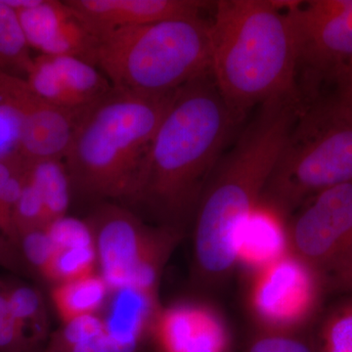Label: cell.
Returning a JSON list of instances; mask_svg holds the SVG:
<instances>
[{"label":"cell","instance_id":"cell-9","mask_svg":"<svg viewBox=\"0 0 352 352\" xmlns=\"http://www.w3.org/2000/svg\"><path fill=\"white\" fill-rule=\"evenodd\" d=\"M292 252L326 270L352 241V182L316 194L289 219Z\"/></svg>","mask_w":352,"mask_h":352},{"label":"cell","instance_id":"cell-10","mask_svg":"<svg viewBox=\"0 0 352 352\" xmlns=\"http://www.w3.org/2000/svg\"><path fill=\"white\" fill-rule=\"evenodd\" d=\"M0 98L22 119L19 155L28 164L64 161L83 110L57 107L38 96L27 80L0 71Z\"/></svg>","mask_w":352,"mask_h":352},{"label":"cell","instance_id":"cell-3","mask_svg":"<svg viewBox=\"0 0 352 352\" xmlns=\"http://www.w3.org/2000/svg\"><path fill=\"white\" fill-rule=\"evenodd\" d=\"M210 25V74L240 122L258 104L298 96L295 34L276 1H214Z\"/></svg>","mask_w":352,"mask_h":352},{"label":"cell","instance_id":"cell-12","mask_svg":"<svg viewBox=\"0 0 352 352\" xmlns=\"http://www.w3.org/2000/svg\"><path fill=\"white\" fill-rule=\"evenodd\" d=\"M151 336L157 352H233L226 318L208 303L182 302L161 308Z\"/></svg>","mask_w":352,"mask_h":352},{"label":"cell","instance_id":"cell-26","mask_svg":"<svg viewBox=\"0 0 352 352\" xmlns=\"http://www.w3.org/2000/svg\"><path fill=\"white\" fill-rule=\"evenodd\" d=\"M55 250L64 248L95 245L94 233L87 222L64 217L53 221L45 228Z\"/></svg>","mask_w":352,"mask_h":352},{"label":"cell","instance_id":"cell-14","mask_svg":"<svg viewBox=\"0 0 352 352\" xmlns=\"http://www.w3.org/2000/svg\"><path fill=\"white\" fill-rule=\"evenodd\" d=\"M30 47L50 56H73L96 66L97 36L65 1L41 0L16 11Z\"/></svg>","mask_w":352,"mask_h":352},{"label":"cell","instance_id":"cell-19","mask_svg":"<svg viewBox=\"0 0 352 352\" xmlns=\"http://www.w3.org/2000/svg\"><path fill=\"white\" fill-rule=\"evenodd\" d=\"M27 175L41 197L47 226L66 217L72 184L63 162L44 160L28 164Z\"/></svg>","mask_w":352,"mask_h":352},{"label":"cell","instance_id":"cell-16","mask_svg":"<svg viewBox=\"0 0 352 352\" xmlns=\"http://www.w3.org/2000/svg\"><path fill=\"white\" fill-rule=\"evenodd\" d=\"M289 252L288 217L261 200L238 237L237 266L250 275Z\"/></svg>","mask_w":352,"mask_h":352},{"label":"cell","instance_id":"cell-25","mask_svg":"<svg viewBox=\"0 0 352 352\" xmlns=\"http://www.w3.org/2000/svg\"><path fill=\"white\" fill-rule=\"evenodd\" d=\"M245 352H318L308 333H280L256 331Z\"/></svg>","mask_w":352,"mask_h":352},{"label":"cell","instance_id":"cell-27","mask_svg":"<svg viewBox=\"0 0 352 352\" xmlns=\"http://www.w3.org/2000/svg\"><path fill=\"white\" fill-rule=\"evenodd\" d=\"M23 254L32 265L43 273L54 256L55 248L45 229H36L21 234Z\"/></svg>","mask_w":352,"mask_h":352},{"label":"cell","instance_id":"cell-24","mask_svg":"<svg viewBox=\"0 0 352 352\" xmlns=\"http://www.w3.org/2000/svg\"><path fill=\"white\" fill-rule=\"evenodd\" d=\"M105 333L103 319L95 314L85 315L66 322L52 336L43 352H66L76 344Z\"/></svg>","mask_w":352,"mask_h":352},{"label":"cell","instance_id":"cell-30","mask_svg":"<svg viewBox=\"0 0 352 352\" xmlns=\"http://www.w3.org/2000/svg\"><path fill=\"white\" fill-rule=\"evenodd\" d=\"M4 1L14 10L20 11L38 6L41 0H4Z\"/></svg>","mask_w":352,"mask_h":352},{"label":"cell","instance_id":"cell-5","mask_svg":"<svg viewBox=\"0 0 352 352\" xmlns=\"http://www.w3.org/2000/svg\"><path fill=\"white\" fill-rule=\"evenodd\" d=\"M96 67L113 89L164 95L210 73V21L201 16L97 34Z\"/></svg>","mask_w":352,"mask_h":352},{"label":"cell","instance_id":"cell-20","mask_svg":"<svg viewBox=\"0 0 352 352\" xmlns=\"http://www.w3.org/2000/svg\"><path fill=\"white\" fill-rule=\"evenodd\" d=\"M315 325L317 351L352 352V294L324 309Z\"/></svg>","mask_w":352,"mask_h":352},{"label":"cell","instance_id":"cell-4","mask_svg":"<svg viewBox=\"0 0 352 352\" xmlns=\"http://www.w3.org/2000/svg\"><path fill=\"white\" fill-rule=\"evenodd\" d=\"M175 92L143 95L113 88L85 109L64 157L71 184L85 195L131 198Z\"/></svg>","mask_w":352,"mask_h":352},{"label":"cell","instance_id":"cell-13","mask_svg":"<svg viewBox=\"0 0 352 352\" xmlns=\"http://www.w3.org/2000/svg\"><path fill=\"white\" fill-rule=\"evenodd\" d=\"M27 82L48 103L68 110H83L113 89L94 65L73 56L41 54L28 69Z\"/></svg>","mask_w":352,"mask_h":352},{"label":"cell","instance_id":"cell-7","mask_svg":"<svg viewBox=\"0 0 352 352\" xmlns=\"http://www.w3.org/2000/svg\"><path fill=\"white\" fill-rule=\"evenodd\" d=\"M329 295L324 273L294 252L249 275L245 302L256 331L307 333Z\"/></svg>","mask_w":352,"mask_h":352},{"label":"cell","instance_id":"cell-17","mask_svg":"<svg viewBox=\"0 0 352 352\" xmlns=\"http://www.w3.org/2000/svg\"><path fill=\"white\" fill-rule=\"evenodd\" d=\"M107 315L103 319L113 352H136L145 336L151 333L159 314L157 296L134 287L112 292Z\"/></svg>","mask_w":352,"mask_h":352},{"label":"cell","instance_id":"cell-21","mask_svg":"<svg viewBox=\"0 0 352 352\" xmlns=\"http://www.w3.org/2000/svg\"><path fill=\"white\" fill-rule=\"evenodd\" d=\"M29 50L17 12L0 0V71L25 73L32 61Z\"/></svg>","mask_w":352,"mask_h":352},{"label":"cell","instance_id":"cell-6","mask_svg":"<svg viewBox=\"0 0 352 352\" xmlns=\"http://www.w3.org/2000/svg\"><path fill=\"white\" fill-rule=\"evenodd\" d=\"M352 182V105L339 94L300 110L261 201L285 215Z\"/></svg>","mask_w":352,"mask_h":352},{"label":"cell","instance_id":"cell-11","mask_svg":"<svg viewBox=\"0 0 352 352\" xmlns=\"http://www.w3.org/2000/svg\"><path fill=\"white\" fill-rule=\"evenodd\" d=\"M87 223L94 233L99 275L111 292L131 286L157 228L145 226L129 210L111 204L99 208Z\"/></svg>","mask_w":352,"mask_h":352},{"label":"cell","instance_id":"cell-15","mask_svg":"<svg viewBox=\"0 0 352 352\" xmlns=\"http://www.w3.org/2000/svg\"><path fill=\"white\" fill-rule=\"evenodd\" d=\"M94 34L120 28L196 17L214 1L199 0H65Z\"/></svg>","mask_w":352,"mask_h":352},{"label":"cell","instance_id":"cell-22","mask_svg":"<svg viewBox=\"0 0 352 352\" xmlns=\"http://www.w3.org/2000/svg\"><path fill=\"white\" fill-rule=\"evenodd\" d=\"M97 266L95 245L55 250L47 267L41 274L56 285L94 274Z\"/></svg>","mask_w":352,"mask_h":352},{"label":"cell","instance_id":"cell-23","mask_svg":"<svg viewBox=\"0 0 352 352\" xmlns=\"http://www.w3.org/2000/svg\"><path fill=\"white\" fill-rule=\"evenodd\" d=\"M8 300L13 318L41 342L46 331L41 295L31 287H14L8 289Z\"/></svg>","mask_w":352,"mask_h":352},{"label":"cell","instance_id":"cell-28","mask_svg":"<svg viewBox=\"0 0 352 352\" xmlns=\"http://www.w3.org/2000/svg\"><path fill=\"white\" fill-rule=\"evenodd\" d=\"M329 294H352V241L349 247L324 273Z\"/></svg>","mask_w":352,"mask_h":352},{"label":"cell","instance_id":"cell-29","mask_svg":"<svg viewBox=\"0 0 352 352\" xmlns=\"http://www.w3.org/2000/svg\"><path fill=\"white\" fill-rule=\"evenodd\" d=\"M337 78L340 85L338 94L352 105V60L342 68Z\"/></svg>","mask_w":352,"mask_h":352},{"label":"cell","instance_id":"cell-2","mask_svg":"<svg viewBox=\"0 0 352 352\" xmlns=\"http://www.w3.org/2000/svg\"><path fill=\"white\" fill-rule=\"evenodd\" d=\"M239 122L212 74L179 88L153 138L129 199L145 204L176 228L175 223L197 208Z\"/></svg>","mask_w":352,"mask_h":352},{"label":"cell","instance_id":"cell-1","mask_svg":"<svg viewBox=\"0 0 352 352\" xmlns=\"http://www.w3.org/2000/svg\"><path fill=\"white\" fill-rule=\"evenodd\" d=\"M235 146L217 163L197 206V274L219 284L237 266V241L258 205L300 108L298 96L265 102Z\"/></svg>","mask_w":352,"mask_h":352},{"label":"cell","instance_id":"cell-8","mask_svg":"<svg viewBox=\"0 0 352 352\" xmlns=\"http://www.w3.org/2000/svg\"><path fill=\"white\" fill-rule=\"evenodd\" d=\"M286 11L298 67L308 69L312 78H337L352 60V0L295 1Z\"/></svg>","mask_w":352,"mask_h":352},{"label":"cell","instance_id":"cell-18","mask_svg":"<svg viewBox=\"0 0 352 352\" xmlns=\"http://www.w3.org/2000/svg\"><path fill=\"white\" fill-rule=\"evenodd\" d=\"M110 289L99 274L58 284L51 292L53 303L64 323L95 314L107 300Z\"/></svg>","mask_w":352,"mask_h":352}]
</instances>
